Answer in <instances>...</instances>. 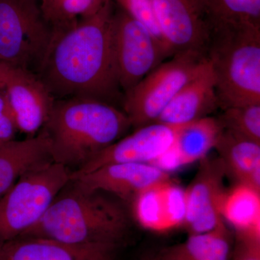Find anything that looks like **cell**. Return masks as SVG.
Segmentation results:
<instances>
[{"instance_id":"484cf974","label":"cell","mask_w":260,"mask_h":260,"mask_svg":"<svg viewBox=\"0 0 260 260\" xmlns=\"http://www.w3.org/2000/svg\"><path fill=\"white\" fill-rule=\"evenodd\" d=\"M18 132L6 90L0 87V143L15 140Z\"/></svg>"},{"instance_id":"7a4b0ae2","label":"cell","mask_w":260,"mask_h":260,"mask_svg":"<svg viewBox=\"0 0 260 260\" xmlns=\"http://www.w3.org/2000/svg\"><path fill=\"white\" fill-rule=\"evenodd\" d=\"M129 225L122 205L70 180L39 223L20 237L53 241L80 260H116Z\"/></svg>"},{"instance_id":"7402d4cb","label":"cell","mask_w":260,"mask_h":260,"mask_svg":"<svg viewBox=\"0 0 260 260\" xmlns=\"http://www.w3.org/2000/svg\"><path fill=\"white\" fill-rule=\"evenodd\" d=\"M0 260H80L68 248L42 238L0 241Z\"/></svg>"},{"instance_id":"e0dca14e","label":"cell","mask_w":260,"mask_h":260,"mask_svg":"<svg viewBox=\"0 0 260 260\" xmlns=\"http://www.w3.org/2000/svg\"><path fill=\"white\" fill-rule=\"evenodd\" d=\"M49 160V143L42 132L25 140L0 143V198L23 174Z\"/></svg>"},{"instance_id":"ba28073f","label":"cell","mask_w":260,"mask_h":260,"mask_svg":"<svg viewBox=\"0 0 260 260\" xmlns=\"http://www.w3.org/2000/svg\"><path fill=\"white\" fill-rule=\"evenodd\" d=\"M112 31L116 79L124 94L173 56L145 25L121 8L114 10Z\"/></svg>"},{"instance_id":"ac0fdd59","label":"cell","mask_w":260,"mask_h":260,"mask_svg":"<svg viewBox=\"0 0 260 260\" xmlns=\"http://www.w3.org/2000/svg\"><path fill=\"white\" fill-rule=\"evenodd\" d=\"M215 149L227 174L260 191V143L223 129Z\"/></svg>"},{"instance_id":"9a60e30c","label":"cell","mask_w":260,"mask_h":260,"mask_svg":"<svg viewBox=\"0 0 260 260\" xmlns=\"http://www.w3.org/2000/svg\"><path fill=\"white\" fill-rule=\"evenodd\" d=\"M220 107L209 61L169 103L155 123L181 126L209 116Z\"/></svg>"},{"instance_id":"ffe728a7","label":"cell","mask_w":260,"mask_h":260,"mask_svg":"<svg viewBox=\"0 0 260 260\" xmlns=\"http://www.w3.org/2000/svg\"><path fill=\"white\" fill-rule=\"evenodd\" d=\"M220 215L236 234L260 236V191L237 183L226 189L220 204Z\"/></svg>"},{"instance_id":"52a82bcc","label":"cell","mask_w":260,"mask_h":260,"mask_svg":"<svg viewBox=\"0 0 260 260\" xmlns=\"http://www.w3.org/2000/svg\"><path fill=\"white\" fill-rule=\"evenodd\" d=\"M51 37L39 0H0V62L36 73Z\"/></svg>"},{"instance_id":"3957f363","label":"cell","mask_w":260,"mask_h":260,"mask_svg":"<svg viewBox=\"0 0 260 260\" xmlns=\"http://www.w3.org/2000/svg\"><path fill=\"white\" fill-rule=\"evenodd\" d=\"M131 126L125 113L112 104L72 97L55 99L41 132L49 141L51 160L76 167L75 171L121 139Z\"/></svg>"},{"instance_id":"9c48e42d","label":"cell","mask_w":260,"mask_h":260,"mask_svg":"<svg viewBox=\"0 0 260 260\" xmlns=\"http://www.w3.org/2000/svg\"><path fill=\"white\" fill-rule=\"evenodd\" d=\"M185 189L186 213L183 225L189 235L210 232L223 221L220 204L226 189V169L219 157L207 156Z\"/></svg>"},{"instance_id":"4fadbf2b","label":"cell","mask_w":260,"mask_h":260,"mask_svg":"<svg viewBox=\"0 0 260 260\" xmlns=\"http://www.w3.org/2000/svg\"><path fill=\"white\" fill-rule=\"evenodd\" d=\"M169 178V173L153 164L116 162L70 180L87 190L109 193L131 203L142 191Z\"/></svg>"},{"instance_id":"f1b7e54d","label":"cell","mask_w":260,"mask_h":260,"mask_svg":"<svg viewBox=\"0 0 260 260\" xmlns=\"http://www.w3.org/2000/svg\"><path fill=\"white\" fill-rule=\"evenodd\" d=\"M146 260H159L158 259H157L156 257H155V256H153V257L149 258V259Z\"/></svg>"},{"instance_id":"83f0119b","label":"cell","mask_w":260,"mask_h":260,"mask_svg":"<svg viewBox=\"0 0 260 260\" xmlns=\"http://www.w3.org/2000/svg\"><path fill=\"white\" fill-rule=\"evenodd\" d=\"M10 67L11 66L0 62V87H2V88H5Z\"/></svg>"},{"instance_id":"6da1fadb","label":"cell","mask_w":260,"mask_h":260,"mask_svg":"<svg viewBox=\"0 0 260 260\" xmlns=\"http://www.w3.org/2000/svg\"><path fill=\"white\" fill-rule=\"evenodd\" d=\"M114 12L110 0L93 16L51 31L35 74L54 99L90 98L112 105L123 100L113 56Z\"/></svg>"},{"instance_id":"8fae6325","label":"cell","mask_w":260,"mask_h":260,"mask_svg":"<svg viewBox=\"0 0 260 260\" xmlns=\"http://www.w3.org/2000/svg\"><path fill=\"white\" fill-rule=\"evenodd\" d=\"M179 126L153 123L138 128L131 135L98 153L83 167L73 171L71 178L116 162L152 164L172 147Z\"/></svg>"},{"instance_id":"5bb4252c","label":"cell","mask_w":260,"mask_h":260,"mask_svg":"<svg viewBox=\"0 0 260 260\" xmlns=\"http://www.w3.org/2000/svg\"><path fill=\"white\" fill-rule=\"evenodd\" d=\"M131 205L135 220L141 226L168 230L184 224L185 189L169 178L142 191Z\"/></svg>"},{"instance_id":"277c9868","label":"cell","mask_w":260,"mask_h":260,"mask_svg":"<svg viewBox=\"0 0 260 260\" xmlns=\"http://www.w3.org/2000/svg\"><path fill=\"white\" fill-rule=\"evenodd\" d=\"M207 57L220 108L260 104V28L212 32Z\"/></svg>"},{"instance_id":"30bf717a","label":"cell","mask_w":260,"mask_h":260,"mask_svg":"<svg viewBox=\"0 0 260 260\" xmlns=\"http://www.w3.org/2000/svg\"><path fill=\"white\" fill-rule=\"evenodd\" d=\"M154 13L173 54L186 51L206 54L211 30L197 0H153Z\"/></svg>"},{"instance_id":"603a6c76","label":"cell","mask_w":260,"mask_h":260,"mask_svg":"<svg viewBox=\"0 0 260 260\" xmlns=\"http://www.w3.org/2000/svg\"><path fill=\"white\" fill-rule=\"evenodd\" d=\"M110 0H39L44 18L53 30L70 28L96 14Z\"/></svg>"},{"instance_id":"8992f818","label":"cell","mask_w":260,"mask_h":260,"mask_svg":"<svg viewBox=\"0 0 260 260\" xmlns=\"http://www.w3.org/2000/svg\"><path fill=\"white\" fill-rule=\"evenodd\" d=\"M149 73L124 94L123 112L138 129L153 124L183 87L194 78L208 62L205 53H177Z\"/></svg>"},{"instance_id":"cb8c5ba5","label":"cell","mask_w":260,"mask_h":260,"mask_svg":"<svg viewBox=\"0 0 260 260\" xmlns=\"http://www.w3.org/2000/svg\"><path fill=\"white\" fill-rule=\"evenodd\" d=\"M218 119L223 129L260 143V104L227 108Z\"/></svg>"},{"instance_id":"4316f807","label":"cell","mask_w":260,"mask_h":260,"mask_svg":"<svg viewBox=\"0 0 260 260\" xmlns=\"http://www.w3.org/2000/svg\"><path fill=\"white\" fill-rule=\"evenodd\" d=\"M237 235V242L233 260H260V236L239 234Z\"/></svg>"},{"instance_id":"5b68a950","label":"cell","mask_w":260,"mask_h":260,"mask_svg":"<svg viewBox=\"0 0 260 260\" xmlns=\"http://www.w3.org/2000/svg\"><path fill=\"white\" fill-rule=\"evenodd\" d=\"M73 172L49 160L23 174L0 198V241L20 237L37 225L70 182Z\"/></svg>"},{"instance_id":"d4e9b609","label":"cell","mask_w":260,"mask_h":260,"mask_svg":"<svg viewBox=\"0 0 260 260\" xmlns=\"http://www.w3.org/2000/svg\"><path fill=\"white\" fill-rule=\"evenodd\" d=\"M119 8L124 10L132 18L145 25L160 42L173 53L166 44L160 29L158 28L155 13H154L153 0H115Z\"/></svg>"},{"instance_id":"d6986e66","label":"cell","mask_w":260,"mask_h":260,"mask_svg":"<svg viewBox=\"0 0 260 260\" xmlns=\"http://www.w3.org/2000/svg\"><path fill=\"white\" fill-rule=\"evenodd\" d=\"M233 239L226 223L213 230L189 235L180 244L164 248L155 255L159 260H231Z\"/></svg>"},{"instance_id":"7c38bea8","label":"cell","mask_w":260,"mask_h":260,"mask_svg":"<svg viewBox=\"0 0 260 260\" xmlns=\"http://www.w3.org/2000/svg\"><path fill=\"white\" fill-rule=\"evenodd\" d=\"M5 89L18 132L36 136L50 115L55 99L35 73L10 67Z\"/></svg>"},{"instance_id":"2e32d148","label":"cell","mask_w":260,"mask_h":260,"mask_svg":"<svg viewBox=\"0 0 260 260\" xmlns=\"http://www.w3.org/2000/svg\"><path fill=\"white\" fill-rule=\"evenodd\" d=\"M223 129L218 119L210 116L181 125L172 147L152 164L169 173L200 161L215 149Z\"/></svg>"},{"instance_id":"44dd1931","label":"cell","mask_w":260,"mask_h":260,"mask_svg":"<svg viewBox=\"0 0 260 260\" xmlns=\"http://www.w3.org/2000/svg\"><path fill=\"white\" fill-rule=\"evenodd\" d=\"M212 32L259 27L260 0H197Z\"/></svg>"}]
</instances>
